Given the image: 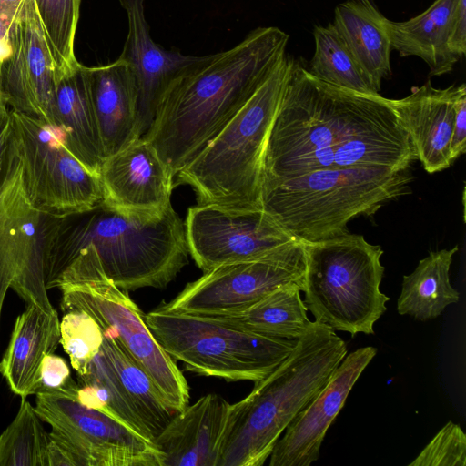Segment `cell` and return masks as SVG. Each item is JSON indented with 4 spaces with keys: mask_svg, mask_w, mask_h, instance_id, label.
<instances>
[{
    "mask_svg": "<svg viewBox=\"0 0 466 466\" xmlns=\"http://www.w3.org/2000/svg\"><path fill=\"white\" fill-rule=\"evenodd\" d=\"M229 409L208 394L177 412L153 441L161 466H218Z\"/></svg>",
    "mask_w": 466,
    "mask_h": 466,
    "instance_id": "obj_18",
    "label": "cell"
},
{
    "mask_svg": "<svg viewBox=\"0 0 466 466\" xmlns=\"http://www.w3.org/2000/svg\"><path fill=\"white\" fill-rule=\"evenodd\" d=\"M458 0H435L424 12L403 22L388 20L392 50L400 56H418L431 76L451 72L459 59L449 48L450 24Z\"/></svg>",
    "mask_w": 466,
    "mask_h": 466,
    "instance_id": "obj_25",
    "label": "cell"
},
{
    "mask_svg": "<svg viewBox=\"0 0 466 466\" xmlns=\"http://www.w3.org/2000/svg\"><path fill=\"white\" fill-rule=\"evenodd\" d=\"M304 304L334 331L374 334L390 298L380 291L383 250L361 235L304 242Z\"/></svg>",
    "mask_w": 466,
    "mask_h": 466,
    "instance_id": "obj_7",
    "label": "cell"
},
{
    "mask_svg": "<svg viewBox=\"0 0 466 466\" xmlns=\"http://www.w3.org/2000/svg\"><path fill=\"white\" fill-rule=\"evenodd\" d=\"M78 385L71 377L67 362L55 353L47 354L41 364L35 396L77 400Z\"/></svg>",
    "mask_w": 466,
    "mask_h": 466,
    "instance_id": "obj_35",
    "label": "cell"
},
{
    "mask_svg": "<svg viewBox=\"0 0 466 466\" xmlns=\"http://www.w3.org/2000/svg\"><path fill=\"white\" fill-rule=\"evenodd\" d=\"M415 159L414 148L402 127L380 130L299 157L266 177L263 187L319 169L386 167L407 170Z\"/></svg>",
    "mask_w": 466,
    "mask_h": 466,
    "instance_id": "obj_19",
    "label": "cell"
},
{
    "mask_svg": "<svg viewBox=\"0 0 466 466\" xmlns=\"http://www.w3.org/2000/svg\"><path fill=\"white\" fill-rule=\"evenodd\" d=\"M289 35L258 27L233 47L194 56L163 88L142 137L174 177L240 110L286 55Z\"/></svg>",
    "mask_w": 466,
    "mask_h": 466,
    "instance_id": "obj_1",
    "label": "cell"
},
{
    "mask_svg": "<svg viewBox=\"0 0 466 466\" xmlns=\"http://www.w3.org/2000/svg\"><path fill=\"white\" fill-rule=\"evenodd\" d=\"M15 152L12 111L0 87V187L9 174Z\"/></svg>",
    "mask_w": 466,
    "mask_h": 466,
    "instance_id": "obj_36",
    "label": "cell"
},
{
    "mask_svg": "<svg viewBox=\"0 0 466 466\" xmlns=\"http://www.w3.org/2000/svg\"><path fill=\"white\" fill-rule=\"evenodd\" d=\"M465 84L435 88L431 81L400 99H389L407 132L416 157L430 174L453 164L451 156L455 102Z\"/></svg>",
    "mask_w": 466,
    "mask_h": 466,
    "instance_id": "obj_17",
    "label": "cell"
},
{
    "mask_svg": "<svg viewBox=\"0 0 466 466\" xmlns=\"http://www.w3.org/2000/svg\"><path fill=\"white\" fill-rule=\"evenodd\" d=\"M466 435L461 426L448 421L409 466H465Z\"/></svg>",
    "mask_w": 466,
    "mask_h": 466,
    "instance_id": "obj_34",
    "label": "cell"
},
{
    "mask_svg": "<svg viewBox=\"0 0 466 466\" xmlns=\"http://www.w3.org/2000/svg\"><path fill=\"white\" fill-rule=\"evenodd\" d=\"M295 59L287 54L240 110L176 175L198 204L262 208L269 133Z\"/></svg>",
    "mask_w": 466,
    "mask_h": 466,
    "instance_id": "obj_4",
    "label": "cell"
},
{
    "mask_svg": "<svg viewBox=\"0 0 466 466\" xmlns=\"http://www.w3.org/2000/svg\"><path fill=\"white\" fill-rule=\"evenodd\" d=\"M454 109L455 116L451 142V156L453 162L466 150V87L459 94Z\"/></svg>",
    "mask_w": 466,
    "mask_h": 466,
    "instance_id": "obj_38",
    "label": "cell"
},
{
    "mask_svg": "<svg viewBox=\"0 0 466 466\" xmlns=\"http://www.w3.org/2000/svg\"><path fill=\"white\" fill-rule=\"evenodd\" d=\"M25 0H0V9L14 23L19 15Z\"/></svg>",
    "mask_w": 466,
    "mask_h": 466,
    "instance_id": "obj_40",
    "label": "cell"
},
{
    "mask_svg": "<svg viewBox=\"0 0 466 466\" xmlns=\"http://www.w3.org/2000/svg\"><path fill=\"white\" fill-rule=\"evenodd\" d=\"M174 175L154 147L140 137L102 163V203L126 215L153 218L171 205Z\"/></svg>",
    "mask_w": 466,
    "mask_h": 466,
    "instance_id": "obj_15",
    "label": "cell"
},
{
    "mask_svg": "<svg viewBox=\"0 0 466 466\" xmlns=\"http://www.w3.org/2000/svg\"><path fill=\"white\" fill-rule=\"evenodd\" d=\"M62 292L61 309L82 310L100 326L113 329L132 358L146 370L167 405L182 410L189 387L176 361L147 327L144 314L127 291L105 273L92 245L81 248L54 283Z\"/></svg>",
    "mask_w": 466,
    "mask_h": 466,
    "instance_id": "obj_8",
    "label": "cell"
},
{
    "mask_svg": "<svg viewBox=\"0 0 466 466\" xmlns=\"http://www.w3.org/2000/svg\"><path fill=\"white\" fill-rule=\"evenodd\" d=\"M35 410L52 428L48 466H161L153 442L76 400L36 396Z\"/></svg>",
    "mask_w": 466,
    "mask_h": 466,
    "instance_id": "obj_11",
    "label": "cell"
},
{
    "mask_svg": "<svg viewBox=\"0 0 466 466\" xmlns=\"http://www.w3.org/2000/svg\"><path fill=\"white\" fill-rule=\"evenodd\" d=\"M11 111L23 186L32 206L62 218L99 205L103 198L99 176L71 152L61 129Z\"/></svg>",
    "mask_w": 466,
    "mask_h": 466,
    "instance_id": "obj_10",
    "label": "cell"
},
{
    "mask_svg": "<svg viewBox=\"0 0 466 466\" xmlns=\"http://www.w3.org/2000/svg\"><path fill=\"white\" fill-rule=\"evenodd\" d=\"M13 24L0 9V65L10 56L12 52L10 34Z\"/></svg>",
    "mask_w": 466,
    "mask_h": 466,
    "instance_id": "obj_39",
    "label": "cell"
},
{
    "mask_svg": "<svg viewBox=\"0 0 466 466\" xmlns=\"http://www.w3.org/2000/svg\"><path fill=\"white\" fill-rule=\"evenodd\" d=\"M86 69L106 158L142 137L138 85L129 65L119 57Z\"/></svg>",
    "mask_w": 466,
    "mask_h": 466,
    "instance_id": "obj_20",
    "label": "cell"
},
{
    "mask_svg": "<svg viewBox=\"0 0 466 466\" xmlns=\"http://www.w3.org/2000/svg\"><path fill=\"white\" fill-rule=\"evenodd\" d=\"M401 127L389 98L329 85L296 62L269 133L264 178L310 152Z\"/></svg>",
    "mask_w": 466,
    "mask_h": 466,
    "instance_id": "obj_6",
    "label": "cell"
},
{
    "mask_svg": "<svg viewBox=\"0 0 466 466\" xmlns=\"http://www.w3.org/2000/svg\"><path fill=\"white\" fill-rule=\"evenodd\" d=\"M388 20L370 0H347L336 6L332 23L377 93L391 75Z\"/></svg>",
    "mask_w": 466,
    "mask_h": 466,
    "instance_id": "obj_24",
    "label": "cell"
},
{
    "mask_svg": "<svg viewBox=\"0 0 466 466\" xmlns=\"http://www.w3.org/2000/svg\"><path fill=\"white\" fill-rule=\"evenodd\" d=\"M378 352L367 346L347 354L319 393L291 420L269 455V466H309L360 374Z\"/></svg>",
    "mask_w": 466,
    "mask_h": 466,
    "instance_id": "obj_16",
    "label": "cell"
},
{
    "mask_svg": "<svg viewBox=\"0 0 466 466\" xmlns=\"http://www.w3.org/2000/svg\"><path fill=\"white\" fill-rule=\"evenodd\" d=\"M10 37L11 55L0 65L6 103L17 113L56 127V67L34 0H25Z\"/></svg>",
    "mask_w": 466,
    "mask_h": 466,
    "instance_id": "obj_14",
    "label": "cell"
},
{
    "mask_svg": "<svg viewBox=\"0 0 466 466\" xmlns=\"http://www.w3.org/2000/svg\"><path fill=\"white\" fill-rule=\"evenodd\" d=\"M60 344V320L56 309L49 312L28 304L20 314L9 344L0 361V373L11 390L26 398L35 394L44 358Z\"/></svg>",
    "mask_w": 466,
    "mask_h": 466,
    "instance_id": "obj_22",
    "label": "cell"
},
{
    "mask_svg": "<svg viewBox=\"0 0 466 466\" xmlns=\"http://www.w3.org/2000/svg\"><path fill=\"white\" fill-rule=\"evenodd\" d=\"M92 245L106 276L125 291L167 286L188 263L185 224L172 204L144 218L107 208L59 218L49 250L46 289L84 247Z\"/></svg>",
    "mask_w": 466,
    "mask_h": 466,
    "instance_id": "obj_2",
    "label": "cell"
},
{
    "mask_svg": "<svg viewBox=\"0 0 466 466\" xmlns=\"http://www.w3.org/2000/svg\"><path fill=\"white\" fill-rule=\"evenodd\" d=\"M313 36L315 51L309 70L312 76L341 88L363 94H380L372 88L332 23L316 26Z\"/></svg>",
    "mask_w": 466,
    "mask_h": 466,
    "instance_id": "obj_30",
    "label": "cell"
},
{
    "mask_svg": "<svg viewBox=\"0 0 466 466\" xmlns=\"http://www.w3.org/2000/svg\"><path fill=\"white\" fill-rule=\"evenodd\" d=\"M449 48L459 60L466 53V0H458L454 7L450 24Z\"/></svg>",
    "mask_w": 466,
    "mask_h": 466,
    "instance_id": "obj_37",
    "label": "cell"
},
{
    "mask_svg": "<svg viewBox=\"0 0 466 466\" xmlns=\"http://www.w3.org/2000/svg\"><path fill=\"white\" fill-rule=\"evenodd\" d=\"M302 290L299 284L284 285L244 309L209 317L254 333L298 339L312 323L300 296Z\"/></svg>",
    "mask_w": 466,
    "mask_h": 466,
    "instance_id": "obj_27",
    "label": "cell"
},
{
    "mask_svg": "<svg viewBox=\"0 0 466 466\" xmlns=\"http://www.w3.org/2000/svg\"><path fill=\"white\" fill-rule=\"evenodd\" d=\"M345 341L312 321L292 352L250 393L230 404L218 466H262L285 429L347 355Z\"/></svg>",
    "mask_w": 466,
    "mask_h": 466,
    "instance_id": "obj_3",
    "label": "cell"
},
{
    "mask_svg": "<svg viewBox=\"0 0 466 466\" xmlns=\"http://www.w3.org/2000/svg\"><path fill=\"white\" fill-rule=\"evenodd\" d=\"M86 66L57 75L55 92L56 126L71 152L99 176L105 154L90 96Z\"/></svg>",
    "mask_w": 466,
    "mask_h": 466,
    "instance_id": "obj_23",
    "label": "cell"
},
{
    "mask_svg": "<svg viewBox=\"0 0 466 466\" xmlns=\"http://www.w3.org/2000/svg\"><path fill=\"white\" fill-rule=\"evenodd\" d=\"M126 11L128 32L119 58L133 70L139 89L142 137L149 128L158 97L171 76L193 56L167 50L153 41L145 15V0H119Z\"/></svg>",
    "mask_w": 466,
    "mask_h": 466,
    "instance_id": "obj_21",
    "label": "cell"
},
{
    "mask_svg": "<svg viewBox=\"0 0 466 466\" xmlns=\"http://www.w3.org/2000/svg\"><path fill=\"white\" fill-rule=\"evenodd\" d=\"M97 322L82 310L64 312L60 320V344L76 375L82 374L103 343Z\"/></svg>",
    "mask_w": 466,
    "mask_h": 466,
    "instance_id": "obj_33",
    "label": "cell"
},
{
    "mask_svg": "<svg viewBox=\"0 0 466 466\" xmlns=\"http://www.w3.org/2000/svg\"><path fill=\"white\" fill-rule=\"evenodd\" d=\"M8 289H10V285L7 282L0 279V319H1L3 303H4V300H5V298L7 293Z\"/></svg>",
    "mask_w": 466,
    "mask_h": 466,
    "instance_id": "obj_41",
    "label": "cell"
},
{
    "mask_svg": "<svg viewBox=\"0 0 466 466\" xmlns=\"http://www.w3.org/2000/svg\"><path fill=\"white\" fill-rule=\"evenodd\" d=\"M411 180L408 169L386 167L319 169L265 186L262 208L293 237L313 242L349 232L351 219L409 194Z\"/></svg>",
    "mask_w": 466,
    "mask_h": 466,
    "instance_id": "obj_5",
    "label": "cell"
},
{
    "mask_svg": "<svg viewBox=\"0 0 466 466\" xmlns=\"http://www.w3.org/2000/svg\"><path fill=\"white\" fill-rule=\"evenodd\" d=\"M101 329L102 346L116 369L127 398L153 442L177 412L167 405L149 375L132 358L113 329Z\"/></svg>",
    "mask_w": 466,
    "mask_h": 466,
    "instance_id": "obj_28",
    "label": "cell"
},
{
    "mask_svg": "<svg viewBox=\"0 0 466 466\" xmlns=\"http://www.w3.org/2000/svg\"><path fill=\"white\" fill-rule=\"evenodd\" d=\"M155 339L175 360L202 376L258 382L294 350L298 339L254 333L209 317L166 311L144 315Z\"/></svg>",
    "mask_w": 466,
    "mask_h": 466,
    "instance_id": "obj_9",
    "label": "cell"
},
{
    "mask_svg": "<svg viewBox=\"0 0 466 466\" xmlns=\"http://www.w3.org/2000/svg\"><path fill=\"white\" fill-rule=\"evenodd\" d=\"M304 275L303 241L297 240L265 257L204 272L158 308L194 315L228 314L251 306L281 286L295 283L304 288Z\"/></svg>",
    "mask_w": 466,
    "mask_h": 466,
    "instance_id": "obj_12",
    "label": "cell"
},
{
    "mask_svg": "<svg viewBox=\"0 0 466 466\" xmlns=\"http://www.w3.org/2000/svg\"><path fill=\"white\" fill-rule=\"evenodd\" d=\"M50 46L56 76L74 69L79 62L75 55L80 0H34Z\"/></svg>",
    "mask_w": 466,
    "mask_h": 466,
    "instance_id": "obj_32",
    "label": "cell"
},
{
    "mask_svg": "<svg viewBox=\"0 0 466 466\" xmlns=\"http://www.w3.org/2000/svg\"><path fill=\"white\" fill-rule=\"evenodd\" d=\"M458 246L431 251L416 268L403 276L397 301L400 315L426 321L439 317L451 304L457 303L460 293L450 281V268Z\"/></svg>",
    "mask_w": 466,
    "mask_h": 466,
    "instance_id": "obj_26",
    "label": "cell"
},
{
    "mask_svg": "<svg viewBox=\"0 0 466 466\" xmlns=\"http://www.w3.org/2000/svg\"><path fill=\"white\" fill-rule=\"evenodd\" d=\"M76 382L78 402L113 418L151 441L148 431L127 398L116 369L103 346L85 371L77 375Z\"/></svg>",
    "mask_w": 466,
    "mask_h": 466,
    "instance_id": "obj_29",
    "label": "cell"
},
{
    "mask_svg": "<svg viewBox=\"0 0 466 466\" xmlns=\"http://www.w3.org/2000/svg\"><path fill=\"white\" fill-rule=\"evenodd\" d=\"M184 224L188 253L203 272L262 258L299 240L263 208L198 204L188 209Z\"/></svg>",
    "mask_w": 466,
    "mask_h": 466,
    "instance_id": "obj_13",
    "label": "cell"
},
{
    "mask_svg": "<svg viewBox=\"0 0 466 466\" xmlns=\"http://www.w3.org/2000/svg\"><path fill=\"white\" fill-rule=\"evenodd\" d=\"M41 421L22 398L15 418L0 435V466H48L50 436Z\"/></svg>",
    "mask_w": 466,
    "mask_h": 466,
    "instance_id": "obj_31",
    "label": "cell"
}]
</instances>
